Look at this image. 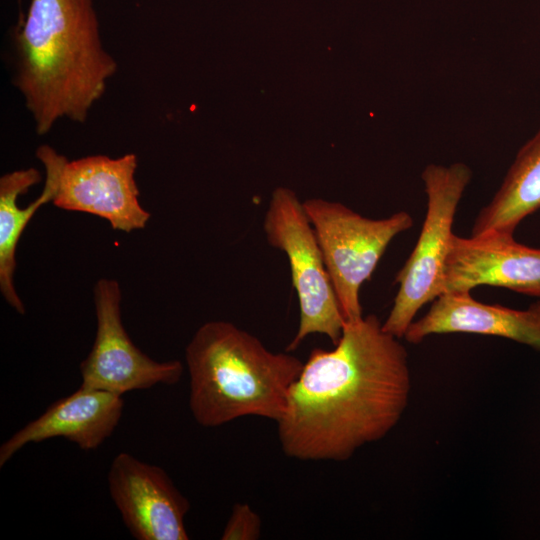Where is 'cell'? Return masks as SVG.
Listing matches in <instances>:
<instances>
[{
	"mask_svg": "<svg viewBox=\"0 0 540 540\" xmlns=\"http://www.w3.org/2000/svg\"><path fill=\"white\" fill-rule=\"evenodd\" d=\"M411 394L408 353L375 314L346 323L331 350L314 348L276 422L284 454L345 461L399 423Z\"/></svg>",
	"mask_w": 540,
	"mask_h": 540,
	"instance_id": "cell-1",
	"label": "cell"
},
{
	"mask_svg": "<svg viewBox=\"0 0 540 540\" xmlns=\"http://www.w3.org/2000/svg\"><path fill=\"white\" fill-rule=\"evenodd\" d=\"M16 47L15 84L39 135L63 118L85 122L117 70L93 0H31Z\"/></svg>",
	"mask_w": 540,
	"mask_h": 540,
	"instance_id": "cell-2",
	"label": "cell"
},
{
	"mask_svg": "<svg viewBox=\"0 0 540 540\" xmlns=\"http://www.w3.org/2000/svg\"><path fill=\"white\" fill-rule=\"evenodd\" d=\"M189 407L203 427L242 417L277 422L304 362L273 352L255 335L224 320L202 324L186 346Z\"/></svg>",
	"mask_w": 540,
	"mask_h": 540,
	"instance_id": "cell-3",
	"label": "cell"
},
{
	"mask_svg": "<svg viewBox=\"0 0 540 540\" xmlns=\"http://www.w3.org/2000/svg\"><path fill=\"white\" fill-rule=\"evenodd\" d=\"M472 172L464 163L429 164L422 172L427 210L418 240L395 277L399 285L383 329L404 335L420 309L445 292V269L459 202Z\"/></svg>",
	"mask_w": 540,
	"mask_h": 540,
	"instance_id": "cell-4",
	"label": "cell"
},
{
	"mask_svg": "<svg viewBox=\"0 0 540 540\" xmlns=\"http://www.w3.org/2000/svg\"><path fill=\"white\" fill-rule=\"evenodd\" d=\"M263 230L269 245L286 255L298 298V329L286 351H294L312 334L325 335L335 345L345 320L314 229L293 190L278 187L273 191Z\"/></svg>",
	"mask_w": 540,
	"mask_h": 540,
	"instance_id": "cell-5",
	"label": "cell"
},
{
	"mask_svg": "<svg viewBox=\"0 0 540 540\" xmlns=\"http://www.w3.org/2000/svg\"><path fill=\"white\" fill-rule=\"evenodd\" d=\"M314 229L343 318L346 323L363 317L360 289L377 267L391 241L409 230L408 212L371 219L346 205L322 198L303 201Z\"/></svg>",
	"mask_w": 540,
	"mask_h": 540,
	"instance_id": "cell-6",
	"label": "cell"
},
{
	"mask_svg": "<svg viewBox=\"0 0 540 540\" xmlns=\"http://www.w3.org/2000/svg\"><path fill=\"white\" fill-rule=\"evenodd\" d=\"M96 336L80 364L81 386L123 395L155 385H175L183 375L178 360L156 361L129 337L121 319V289L114 279L101 278L94 286Z\"/></svg>",
	"mask_w": 540,
	"mask_h": 540,
	"instance_id": "cell-7",
	"label": "cell"
},
{
	"mask_svg": "<svg viewBox=\"0 0 540 540\" xmlns=\"http://www.w3.org/2000/svg\"><path fill=\"white\" fill-rule=\"evenodd\" d=\"M137 157L91 155L65 160L53 204L63 210L84 212L107 220L114 230L143 229L150 213L139 202L135 181Z\"/></svg>",
	"mask_w": 540,
	"mask_h": 540,
	"instance_id": "cell-8",
	"label": "cell"
},
{
	"mask_svg": "<svg viewBox=\"0 0 540 540\" xmlns=\"http://www.w3.org/2000/svg\"><path fill=\"white\" fill-rule=\"evenodd\" d=\"M108 490L122 521L137 540H187L188 499L165 470L118 453L107 475Z\"/></svg>",
	"mask_w": 540,
	"mask_h": 540,
	"instance_id": "cell-9",
	"label": "cell"
},
{
	"mask_svg": "<svg viewBox=\"0 0 540 540\" xmlns=\"http://www.w3.org/2000/svg\"><path fill=\"white\" fill-rule=\"evenodd\" d=\"M478 286L502 287L540 298V249L497 232L468 238L454 234L446 262L445 292H471Z\"/></svg>",
	"mask_w": 540,
	"mask_h": 540,
	"instance_id": "cell-10",
	"label": "cell"
},
{
	"mask_svg": "<svg viewBox=\"0 0 540 540\" xmlns=\"http://www.w3.org/2000/svg\"><path fill=\"white\" fill-rule=\"evenodd\" d=\"M121 395L80 386L52 403L0 446V467L31 443L62 437L82 450L98 448L117 427L123 413Z\"/></svg>",
	"mask_w": 540,
	"mask_h": 540,
	"instance_id": "cell-11",
	"label": "cell"
},
{
	"mask_svg": "<svg viewBox=\"0 0 540 540\" xmlns=\"http://www.w3.org/2000/svg\"><path fill=\"white\" fill-rule=\"evenodd\" d=\"M468 333L506 338L540 353V300L525 309L485 304L469 291L445 292L414 320L404 338L418 344L431 335Z\"/></svg>",
	"mask_w": 540,
	"mask_h": 540,
	"instance_id": "cell-12",
	"label": "cell"
},
{
	"mask_svg": "<svg viewBox=\"0 0 540 540\" xmlns=\"http://www.w3.org/2000/svg\"><path fill=\"white\" fill-rule=\"evenodd\" d=\"M36 156L45 168L46 179L41 194L27 207H19L17 199L40 182L39 170L30 167L6 173L0 178V290L6 302L20 314L25 313V307L14 285L16 248L37 210L53 202L66 160L48 145L40 146Z\"/></svg>",
	"mask_w": 540,
	"mask_h": 540,
	"instance_id": "cell-13",
	"label": "cell"
},
{
	"mask_svg": "<svg viewBox=\"0 0 540 540\" xmlns=\"http://www.w3.org/2000/svg\"><path fill=\"white\" fill-rule=\"evenodd\" d=\"M540 209V129L518 151L499 189L478 212L471 236L488 232L514 235L518 225Z\"/></svg>",
	"mask_w": 540,
	"mask_h": 540,
	"instance_id": "cell-14",
	"label": "cell"
},
{
	"mask_svg": "<svg viewBox=\"0 0 540 540\" xmlns=\"http://www.w3.org/2000/svg\"><path fill=\"white\" fill-rule=\"evenodd\" d=\"M260 516L247 503H236L221 534L222 540H256L260 538Z\"/></svg>",
	"mask_w": 540,
	"mask_h": 540,
	"instance_id": "cell-15",
	"label": "cell"
}]
</instances>
